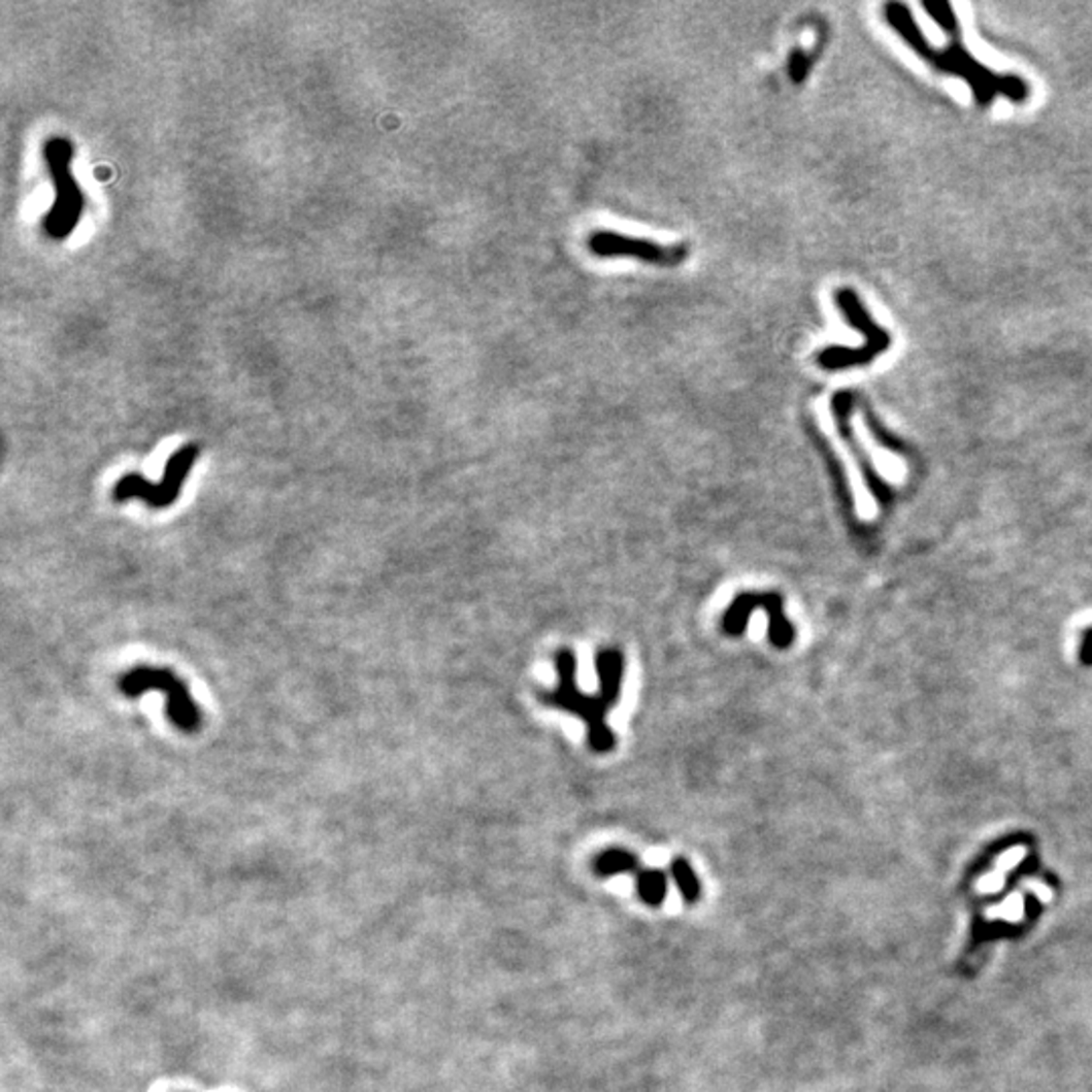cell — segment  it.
I'll use <instances>...</instances> for the list:
<instances>
[{"label":"cell","mask_w":1092,"mask_h":1092,"mask_svg":"<svg viewBox=\"0 0 1092 1092\" xmlns=\"http://www.w3.org/2000/svg\"><path fill=\"white\" fill-rule=\"evenodd\" d=\"M837 310L846 316L848 324L862 332L866 338V344L850 349V346H828L818 353L816 361L826 370H843L854 366H866L874 363L883 353H886L892 344L890 334L883 330L876 320L866 310L862 298L852 288H837L833 294Z\"/></svg>","instance_id":"3"},{"label":"cell","mask_w":1092,"mask_h":1092,"mask_svg":"<svg viewBox=\"0 0 1092 1092\" xmlns=\"http://www.w3.org/2000/svg\"><path fill=\"white\" fill-rule=\"evenodd\" d=\"M670 872H672V879L676 883L677 890L684 898L686 904H694L700 900L702 896V885H700V879L696 876L694 868L690 866V862L682 856H676L672 860V866H670Z\"/></svg>","instance_id":"11"},{"label":"cell","mask_w":1092,"mask_h":1092,"mask_svg":"<svg viewBox=\"0 0 1092 1092\" xmlns=\"http://www.w3.org/2000/svg\"><path fill=\"white\" fill-rule=\"evenodd\" d=\"M824 43H826V33L824 29L820 31V39L816 43V47L812 52H805L801 47H795L791 55H789V63H787V71H789V77L795 86H801L807 75L812 73V67L816 63V59L820 57V53L824 49Z\"/></svg>","instance_id":"12"},{"label":"cell","mask_w":1092,"mask_h":1092,"mask_svg":"<svg viewBox=\"0 0 1092 1092\" xmlns=\"http://www.w3.org/2000/svg\"><path fill=\"white\" fill-rule=\"evenodd\" d=\"M587 247L595 258H633L656 267H677L688 258L686 243L664 245L654 239L629 237L616 231L591 233Z\"/></svg>","instance_id":"7"},{"label":"cell","mask_w":1092,"mask_h":1092,"mask_svg":"<svg viewBox=\"0 0 1092 1092\" xmlns=\"http://www.w3.org/2000/svg\"><path fill=\"white\" fill-rule=\"evenodd\" d=\"M120 690L130 698L158 690L166 694V715L174 727L180 728L183 732H195L201 727L203 717L199 704L193 700L183 680L174 676L170 670L151 666L132 668L120 677Z\"/></svg>","instance_id":"5"},{"label":"cell","mask_w":1092,"mask_h":1092,"mask_svg":"<svg viewBox=\"0 0 1092 1092\" xmlns=\"http://www.w3.org/2000/svg\"><path fill=\"white\" fill-rule=\"evenodd\" d=\"M923 6L947 35H953V33L959 31L957 14L953 12V6L949 2H938V0L936 2H923Z\"/></svg>","instance_id":"13"},{"label":"cell","mask_w":1092,"mask_h":1092,"mask_svg":"<svg viewBox=\"0 0 1092 1092\" xmlns=\"http://www.w3.org/2000/svg\"><path fill=\"white\" fill-rule=\"evenodd\" d=\"M639 898L648 906H660L668 896V874L660 868H646L635 874Z\"/></svg>","instance_id":"10"},{"label":"cell","mask_w":1092,"mask_h":1092,"mask_svg":"<svg viewBox=\"0 0 1092 1092\" xmlns=\"http://www.w3.org/2000/svg\"><path fill=\"white\" fill-rule=\"evenodd\" d=\"M593 870L601 879H611L620 874H637L641 868L639 858L633 852L624 848H609L593 860Z\"/></svg>","instance_id":"9"},{"label":"cell","mask_w":1092,"mask_h":1092,"mask_svg":"<svg viewBox=\"0 0 1092 1092\" xmlns=\"http://www.w3.org/2000/svg\"><path fill=\"white\" fill-rule=\"evenodd\" d=\"M755 609H765L769 616V639L780 650H785L795 639V627L787 622L783 614V601L775 593H740L728 607L723 618V629L728 635H740L749 624Z\"/></svg>","instance_id":"8"},{"label":"cell","mask_w":1092,"mask_h":1092,"mask_svg":"<svg viewBox=\"0 0 1092 1092\" xmlns=\"http://www.w3.org/2000/svg\"><path fill=\"white\" fill-rule=\"evenodd\" d=\"M885 16L888 25L894 27V31L913 47V52L923 57L929 65H933L936 71L963 77L969 84L975 96V102L982 107H988L997 94L1010 98L1016 104H1024L1028 100L1030 86L1026 84V79L1018 75H999L988 69L986 65H982L971 53L963 47L959 31L949 35L951 43L945 47V52H938L919 31L913 19V12L904 4L900 2L886 4Z\"/></svg>","instance_id":"2"},{"label":"cell","mask_w":1092,"mask_h":1092,"mask_svg":"<svg viewBox=\"0 0 1092 1092\" xmlns=\"http://www.w3.org/2000/svg\"><path fill=\"white\" fill-rule=\"evenodd\" d=\"M199 454H201L199 445H185L178 452H174L170 456V460L166 462V469H164L162 479L157 482V484L146 479V477H142L140 473L124 475L113 486L111 498L115 502H128L132 498H140L151 508H157V510L172 506L178 500L180 492H183L185 479L189 477L191 468L199 460Z\"/></svg>","instance_id":"6"},{"label":"cell","mask_w":1092,"mask_h":1092,"mask_svg":"<svg viewBox=\"0 0 1092 1092\" xmlns=\"http://www.w3.org/2000/svg\"><path fill=\"white\" fill-rule=\"evenodd\" d=\"M43 157L47 162V170L52 174L53 187H55V203L43 219V229L55 241H63L75 231L84 214L86 199L71 172V160H73L71 142L65 138L47 140L43 146Z\"/></svg>","instance_id":"4"},{"label":"cell","mask_w":1092,"mask_h":1092,"mask_svg":"<svg viewBox=\"0 0 1092 1092\" xmlns=\"http://www.w3.org/2000/svg\"><path fill=\"white\" fill-rule=\"evenodd\" d=\"M559 686L551 692H540L547 706L569 710L587 723V742L595 753H609L616 749V734L605 723V715L620 702L624 684L625 658L618 648H603L595 656V668L601 690L597 694H581L576 688V658L571 650L555 654Z\"/></svg>","instance_id":"1"}]
</instances>
